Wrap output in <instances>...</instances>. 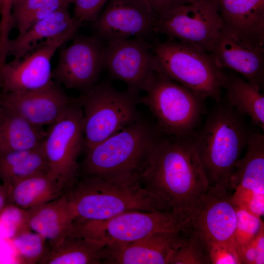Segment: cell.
<instances>
[{
  "mask_svg": "<svg viewBox=\"0 0 264 264\" xmlns=\"http://www.w3.org/2000/svg\"><path fill=\"white\" fill-rule=\"evenodd\" d=\"M139 182L171 210L187 214L209 188L192 135L160 134L142 171Z\"/></svg>",
  "mask_w": 264,
  "mask_h": 264,
  "instance_id": "cell-1",
  "label": "cell"
},
{
  "mask_svg": "<svg viewBox=\"0 0 264 264\" xmlns=\"http://www.w3.org/2000/svg\"><path fill=\"white\" fill-rule=\"evenodd\" d=\"M160 136L156 127L140 116L85 151L83 173L116 183H140V175Z\"/></svg>",
  "mask_w": 264,
  "mask_h": 264,
  "instance_id": "cell-2",
  "label": "cell"
},
{
  "mask_svg": "<svg viewBox=\"0 0 264 264\" xmlns=\"http://www.w3.org/2000/svg\"><path fill=\"white\" fill-rule=\"evenodd\" d=\"M240 114L221 104L192 135L209 187L231 192L230 177L249 135Z\"/></svg>",
  "mask_w": 264,
  "mask_h": 264,
  "instance_id": "cell-3",
  "label": "cell"
},
{
  "mask_svg": "<svg viewBox=\"0 0 264 264\" xmlns=\"http://www.w3.org/2000/svg\"><path fill=\"white\" fill-rule=\"evenodd\" d=\"M74 219L103 220L129 211L171 210L140 183H116L84 176L66 192Z\"/></svg>",
  "mask_w": 264,
  "mask_h": 264,
  "instance_id": "cell-4",
  "label": "cell"
},
{
  "mask_svg": "<svg viewBox=\"0 0 264 264\" xmlns=\"http://www.w3.org/2000/svg\"><path fill=\"white\" fill-rule=\"evenodd\" d=\"M157 71L203 99L219 101L225 75L211 54L195 45L168 39L152 45Z\"/></svg>",
  "mask_w": 264,
  "mask_h": 264,
  "instance_id": "cell-5",
  "label": "cell"
},
{
  "mask_svg": "<svg viewBox=\"0 0 264 264\" xmlns=\"http://www.w3.org/2000/svg\"><path fill=\"white\" fill-rule=\"evenodd\" d=\"M139 98L155 117L162 135L189 136L193 134L203 112V98L155 71Z\"/></svg>",
  "mask_w": 264,
  "mask_h": 264,
  "instance_id": "cell-6",
  "label": "cell"
},
{
  "mask_svg": "<svg viewBox=\"0 0 264 264\" xmlns=\"http://www.w3.org/2000/svg\"><path fill=\"white\" fill-rule=\"evenodd\" d=\"M138 93L120 91L107 81L98 82L76 98L83 111V150L101 142L140 117Z\"/></svg>",
  "mask_w": 264,
  "mask_h": 264,
  "instance_id": "cell-7",
  "label": "cell"
},
{
  "mask_svg": "<svg viewBox=\"0 0 264 264\" xmlns=\"http://www.w3.org/2000/svg\"><path fill=\"white\" fill-rule=\"evenodd\" d=\"M188 214L172 210L129 211L103 220L74 219L70 230L105 245L132 242L154 233L188 230Z\"/></svg>",
  "mask_w": 264,
  "mask_h": 264,
  "instance_id": "cell-8",
  "label": "cell"
},
{
  "mask_svg": "<svg viewBox=\"0 0 264 264\" xmlns=\"http://www.w3.org/2000/svg\"><path fill=\"white\" fill-rule=\"evenodd\" d=\"M44 142L49 172L67 191L78 180V158L83 150L84 120L76 98L62 115L50 124Z\"/></svg>",
  "mask_w": 264,
  "mask_h": 264,
  "instance_id": "cell-9",
  "label": "cell"
},
{
  "mask_svg": "<svg viewBox=\"0 0 264 264\" xmlns=\"http://www.w3.org/2000/svg\"><path fill=\"white\" fill-rule=\"evenodd\" d=\"M224 26L216 0L178 5L157 18L154 32L210 50Z\"/></svg>",
  "mask_w": 264,
  "mask_h": 264,
  "instance_id": "cell-10",
  "label": "cell"
},
{
  "mask_svg": "<svg viewBox=\"0 0 264 264\" xmlns=\"http://www.w3.org/2000/svg\"><path fill=\"white\" fill-rule=\"evenodd\" d=\"M68 46L59 50L54 81L66 88L84 92L98 82L104 67V41L94 34L77 35Z\"/></svg>",
  "mask_w": 264,
  "mask_h": 264,
  "instance_id": "cell-11",
  "label": "cell"
},
{
  "mask_svg": "<svg viewBox=\"0 0 264 264\" xmlns=\"http://www.w3.org/2000/svg\"><path fill=\"white\" fill-rule=\"evenodd\" d=\"M76 30L39 44L19 59L6 62L0 68L2 92L19 93L43 88L54 80L51 62L57 50L71 40Z\"/></svg>",
  "mask_w": 264,
  "mask_h": 264,
  "instance_id": "cell-12",
  "label": "cell"
},
{
  "mask_svg": "<svg viewBox=\"0 0 264 264\" xmlns=\"http://www.w3.org/2000/svg\"><path fill=\"white\" fill-rule=\"evenodd\" d=\"M104 67L112 79L122 81L127 90L138 94L157 71L152 45L141 37L106 41Z\"/></svg>",
  "mask_w": 264,
  "mask_h": 264,
  "instance_id": "cell-13",
  "label": "cell"
},
{
  "mask_svg": "<svg viewBox=\"0 0 264 264\" xmlns=\"http://www.w3.org/2000/svg\"><path fill=\"white\" fill-rule=\"evenodd\" d=\"M243 156L230 179L235 204L261 217L264 214V136L249 133Z\"/></svg>",
  "mask_w": 264,
  "mask_h": 264,
  "instance_id": "cell-14",
  "label": "cell"
},
{
  "mask_svg": "<svg viewBox=\"0 0 264 264\" xmlns=\"http://www.w3.org/2000/svg\"><path fill=\"white\" fill-rule=\"evenodd\" d=\"M230 192L209 187L187 213L191 226L208 243L235 242L236 205Z\"/></svg>",
  "mask_w": 264,
  "mask_h": 264,
  "instance_id": "cell-15",
  "label": "cell"
},
{
  "mask_svg": "<svg viewBox=\"0 0 264 264\" xmlns=\"http://www.w3.org/2000/svg\"><path fill=\"white\" fill-rule=\"evenodd\" d=\"M157 19L144 0H109L93 26L94 34L104 41L145 38L154 31Z\"/></svg>",
  "mask_w": 264,
  "mask_h": 264,
  "instance_id": "cell-16",
  "label": "cell"
},
{
  "mask_svg": "<svg viewBox=\"0 0 264 264\" xmlns=\"http://www.w3.org/2000/svg\"><path fill=\"white\" fill-rule=\"evenodd\" d=\"M209 52L221 69L233 70L261 89L264 84V46L223 26Z\"/></svg>",
  "mask_w": 264,
  "mask_h": 264,
  "instance_id": "cell-17",
  "label": "cell"
},
{
  "mask_svg": "<svg viewBox=\"0 0 264 264\" xmlns=\"http://www.w3.org/2000/svg\"><path fill=\"white\" fill-rule=\"evenodd\" d=\"M73 101L53 80L47 86L23 92H0V106L9 108L32 124L43 127L58 119Z\"/></svg>",
  "mask_w": 264,
  "mask_h": 264,
  "instance_id": "cell-18",
  "label": "cell"
},
{
  "mask_svg": "<svg viewBox=\"0 0 264 264\" xmlns=\"http://www.w3.org/2000/svg\"><path fill=\"white\" fill-rule=\"evenodd\" d=\"M189 231L158 232L132 242L105 245L103 264H169Z\"/></svg>",
  "mask_w": 264,
  "mask_h": 264,
  "instance_id": "cell-19",
  "label": "cell"
},
{
  "mask_svg": "<svg viewBox=\"0 0 264 264\" xmlns=\"http://www.w3.org/2000/svg\"><path fill=\"white\" fill-rule=\"evenodd\" d=\"M224 26L264 45V0H216Z\"/></svg>",
  "mask_w": 264,
  "mask_h": 264,
  "instance_id": "cell-20",
  "label": "cell"
},
{
  "mask_svg": "<svg viewBox=\"0 0 264 264\" xmlns=\"http://www.w3.org/2000/svg\"><path fill=\"white\" fill-rule=\"evenodd\" d=\"M25 211L27 227L45 238L50 246L61 242L75 218L66 193L54 200Z\"/></svg>",
  "mask_w": 264,
  "mask_h": 264,
  "instance_id": "cell-21",
  "label": "cell"
},
{
  "mask_svg": "<svg viewBox=\"0 0 264 264\" xmlns=\"http://www.w3.org/2000/svg\"><path fill=\"white\" fill-rule=\"evenodd\" d=\"M81 23L70 15L68 7L59 9L37 22L28 29L12 40L7 44V56L19 59L41 42L68 32L76 30Z\"/></svg>",
  "mask_w": 264,
  "mask_h": 264,
  "instance_id": "cell-22",
  "label": "cell"
},
{
  "mask_svg": "<svg viewBox=\"0 0 264 264\" xmlns=\"http://www.w3.org/2000/svg\"><path fill=\"white\" fill-rule=\"evenodd\" d=\"M105 247V245L82 237L69 229L58 244L49 247L39 264H103Z\"/></svg>",
  "mask_w": 264,
  "mask_h": 264,
  "instance_id": "cell-23",
  "label": "cell"
},
{
  "mask_svg": "<svg viewBox=\"0 0 264 264\" xmlns=\"http://www.w3.org/2000/svg\"><path fill=\"white\" fill-rule=\"evenodd\" d=\"M46 133L42 127L0 106V154L34 148L43 143Z\"/></svg>",
  "mask_w": 264,
  "mask_h": 264,
  "instance_id": "cell-24",
  "label": "cell"
},
{
  "mask_svg": "<svg viewBox=\"0 0 264 264\" xmlns=\"http://www.w3.org/2000/svg\"><path fill=\"white\" fill-rule=\"evenodd\" d=\"M44 142L30 149L0 154V180L8 191L22 180L49 172Z\"/></svg>",
  "mask_w": 264,
  "mask_h": 264,
  "instance_id": "cell-25",
  "label": "cell"
},
{
  "mask_svg": "<svg viewBox=\"0 0 264 264\" xmlns=\"http://www.w3.org/2000/svg\"><path fill=\"white\" fill-rule=\"evenodd\" d=\"M66 191L49 172L22 180L9 190L10 204L26 210L54 200Z\"/></svg>",
  "mask_w": 264,
  "mask_h": 264,
  "instance_id": "cell-26",
  "label": "cell"
},
{
  "mask_svg": "<svg viewBox=\"0 0 264 264\" xmlns=\"http://www.w3.org/2000/svg\"><path fill=\"white\" fill-rule=\"evenodd\" d=\"M223 88L226 91L228 103L264 130V96L261 89L238 75H225Z\"/></svg>",
  "mask_w": 264,
  "mask_h": 264,
  "instance_id": "cell-27",
  "label": "cell"
},
{
  "mask_svg": "<svg viewBox=\"0 0 264 264\" xmlns=\"http://www.w3.org/2000/svg\"><path fill=\"white\" fill-rule=\"evenodd\" d=\"M73 0H11L13 27L22 34L37 22L60 8L68 7Z\"/></svg>",
  "mask_w": 264,
  "mask_h": 264,
  "instance_id": "cell-28",
  "label": "cell"
},
{
  "mask_svg": "<svg viewBox=\"0 0 264 264\" xmlns=\"http://www.w3.org/2000/svg\"><path fill=\"white\" fill-rule=\"evenodd\" d=\"M11 239L20 264H39L49 248L45 239L27 226L17 231Z\"/></svg>",
  "mask_w": 264,
  "mask_h": 264,
  "instance_id": "cell-29",
  "label": "cell"
},
{
  "mask_svg": "<svg viewBox=\"0 0 264 264\" xmlns=\"http://www.w3.org/2000/svg\"><path fill=\"white\" fill-rule=\"evenodd\" d=\"M169 264H211L208 243L192 227Z\"/></svg>",
  "mask_w": 264,
  "mask_h": 264,
  "instance_id": "cell-30",
  "label": "cell"
},
{
  "mask_svg": "<svg viewBox=\"0 0 264 264\" xmlns=\"http://www.w3.org/2000/svg\"><path fill=\"white\" fill-rule=\"evenodd\" d=\"M263 228L264 223L261 217L236 205V227L234 239L238 247L250 242Z\"/></svg>",
  "mask_w": 264,
  "mask_h": 264,
  "instance_id": "cell-31",
  "label": "cell"
},
{
  "mask_svg": "<svg viewBox=\"0 0 264 264\" xmlns=\"http://www.w3.org/2000/svg\"><path fill=\"white\" fill-rule=\"evenodd\" d=\"M208 244L211 264H242L239 248L235 242Z\"/></svg>",
  "mask_w": 264,
  "mask_h": 264,
  "instance_id": "cell-32",
  "label": "cell"
},
{
  "mask_svg": "<svg viewBox=\"0 0 264 264\" xmlns=\"http://www.w3.org/2000/svg\"><path fill=\"white\" fill-rule=\"evenodd\" d=\"M109 0H73V17L79 22H94Z\"/></svg>",
  "mask_w": 264,
  "mask_h": 264,
  "instance_id": "cell-33",
  "label": "cell"
},
{
  "mask_svg": "<svg viewBox=\"0 0 264 264\" xmlns=\"http://www.w3.org/2000/svg\"><path fill=\"white\" fill-rule=\"evenodd\" d=\"M242 264H264V230L248 243L239 247Z\"/></svg>",
  "mask_w": 264,
  "mask_h": 264,
  "instance_id": "cell-34",
  "label": "cell"
},
{
  "mask_svg": "<svg viewBox=\"0 0 264 264\" xmlns=\"http://www.w3.org/2000/svg\"><path fill=\"white\" fill-rule=\"evenodd\" d=\"M151 8L157 18L172 9L181 4L180 0H144Z\"/></svg>",
  "mask_w": 264,
  "mask_h": 264,
  "instance_id": "cell-35",
  "label": "cell"
},
{
  "mask_svg": "<svg viewBox=\"0 0 264 264\" xmlns=\"http://www.w3.org/2000/svg\"><path fill=\"white\" fill-rule=\"evenodd\" d=\"M9 204L8 189L3 183H0V215Z\"/></svg>",
  "mask_w": 264,
  "mask_h": 264,
  "instance_id": "cell-36",
  "label": "cell"
},
{
  "mask_svg": "<svg viewBox=\"0 0 264 264\" xmlns=\"http://www.w3.org/2000/svg\"><path fill=\"white\" fill-rule=\"evenodd\" d=\"M11 3V0H0V11L2 9L5 3Z\"/></svg>",
  "mask_w": 264,
  "mask_h": 264,
  "instance_id": "cell-37",
  "label": "cell"
},
{
  "mask_svg": "<svg viewBox=\"0 0 264 264\" xmlns=\"http://www.w3.org/2000/svg\"><path fill=\"white\" fill-rule=\"evenodd\" d=\"M182 4L191 3L198 0H180Z\"/></svg>",
  "mask_w": 264,
  "mask_h": 264,
  "instance_id": "cell-38",
  "label": "cell"
}]
</instances>
